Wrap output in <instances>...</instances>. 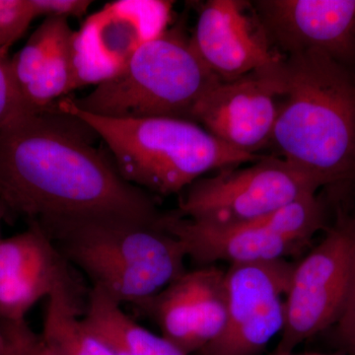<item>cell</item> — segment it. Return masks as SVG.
Listing matches in <instances>:
<instances>
[{
    "label": "cell",
    "mask_w": 355,
    "mask_h": 355,
    "mask_svg": "<svg viewBox=\"0 0 355 355\" xmlns=\"http://www.w3.org/2000/svg\"><path fill=\"white\" fill-rule=\"evenodd\" d=\"M162 225L183 244L187 258L200 266L227 261L230 265L287 260L307 247L279 235L265 217L248 223L217 226L164 214Z\"/></svg>",
    "instance_id": "obj_14"
},
{
    "label": "cell",
    "mask_w": 355,
    "mask_h": 355,
    "mask_svg": "<svg viewBox=\"0 0 355 355\" xmlns=\"http://www.w3.org/2000/svg\"><path fill=\"white\" fill-rule=\"evenodd\" d=\"M67 284H77L69 263L36 222L0 241V321H25L33 306Z\"/></svg>",
    "instance_id": "obj_13"
},
{
    "label": "cell",
    "mask_w": 355,
    "mask_h": 355,
    "mask_svg": "<svg viewBox=\"0 0 355 355\" xmlns=\"http://www.w3.org/2000/svg\"><path fill=\"white\" fill-rule=\"evenodd\" d=\"M8 335L9 350L7 355H34L39 336L29 328L25 321L11 323L0 321Z\"/></svg>",
    "instance_id": "obj_24"
},
{
    "label": "cell",
    "mask_w": 355,
    "mask_h": 355,
    "mask_svg": "<svg viewBox=\"0 0 355 355\" xmlns=\"http://www.w3.org/2000/svg\"><path fill=\"white\" fill-rule=\"evenodd\" d=\"M238 167L193 182L180 197L178 216L209 225L248 223L316 195L322 187L279 156H261L252 165Z\"/></svg>",
    "instance_id": "obj_6"
},
{
    "label": "cell",
    "mask_w": 355,
    "mask_h": 355,
    "mask_svg": "<svg viewBox=\"0 0 355 355\" xmlns=\"http://www.w3.org/2000/svg\"><path fill=\"white\" fill-rule=\"evenodd\" d=\"M9 343L8 335L7 331L4 329L3 324L0 323V355H7V352L9 350Z\"/></svg>",
    "instance_id": "obj_25"
},
{
    "label": "cell",
    "mask_w": 355,
    "mask_h": 355,
    "mask_svg": "<svg viewBox=\"0 0 355 355\" xmlns=\"http://www.w3.org/2000/svg\"><path fill=\"white\" fill-rule=\"evenodd\" d=\"M195 298L196 354L216 340L225 329L228 317L226 272L214 265L190 270Z\"/></svg>",
    "instance_id": "obj_19"
},
{
    "label": "cell",
    "mask_w": 355,
    "mask_h": 355,
    "mask_svg": "<svg viewBox=\"0 0 355 355\" xmlns=\"http://www.w3.org/2000/svg\"><path fill=\"white\" fill-rule=\"evenodd\" d=\"M270 146L322 187L355 179V72L319 51L286 55Z\"/></svg>",
    "instance_id": "obj_2"
},
{
    "label": "cell",
    "mask_w": 355,
    "mask_h": 355,
    "mask_svg": "<svg viewBox=\"0 0 355 355\" xmlns=\"http://www.w3.org/2000/svg\"><path fill=\"white\" fill-rule=\"evenodd\" d=\"M73 30L64 18H46L12 58L11 70L29 114L53 111L76 90L72 62Z\"/></svg>",
    "instance_id": "obj_15"
},
{
    "label": "cell",
    "mask_w": 355,
    "mask_h": 355,
    "mask_svg": "<svg viewBox=\"0 0 355 355\" xmlns=\"http://www.w3.org/2000/svg\"><path fill=\"white\" fill-rule=\"evenodd\" d=\"M289 355H343V354H321V352H305V354H291Z\"/></svg>",
    "instance_id": "obj_28"
},
{
    "label": "cell",
    "mask_w": 355,
    "mask_h": 355,
    "mask_svg": "<svg viewBox=\"0 0 355 355\" xmlns=\"http://www.w3.org/2000/svg\"><path fill=\"white\" fill-rule=\"evenodd\" d=\"M34 355H60L55 350L51 349L42 340L41 336H39L38 343L35 349Z\"/></svg>",
    "instance_id": "obj_26"
},
{
    "label": "cell",
    "mask_w": 355,
    "mask_h": 355,
    "mask_svg": "<svg viewBox=\"0 0 355 355\" xmlns=\"http://www.w3.org/2000/svg\"><path fill=\"white\" fill-rule=\"evenodd\" d=\"M354 257L350 216L340 214L324 239L294 265L284 297L286 321L272 355H289L335 324L349 289Z\"/></svg>",
    "instance_id": "obj_7"
},
{
    "label": "cell",
    "mask_w": 355,
    "mask_h": 355,
    "mask_svg": "<svg viewBox=\"0 0 355 355\" xmlns=\"http://www.w3.org/2000/svg\"><path fill=\"white\" fill-rule=\"evenodd\" d=\"M163 217V216H162ZM103 217L34 219L69 265L116 302L146 305L187 272V254L162 225Z\"/></svg>",
    "instance_id": "obj_3"
},
{
    "label": "cell",
    "mask_w": 355,
    "mask_h": 355,
    "mask_svg": "<svg viewBox=\"0 0 355 355\" xmlns=\"http://www.w3.org/2000/svg\"><path fill=\"white\" fill-rule=\"evenodd\" d=\"M27 114H31L14 81L8 51L0 49V130Z\"/></svg>",
    "instance_id": "obj_21"
},
{
    "label": "cell",
    "mask_w": 355,
    "mask_h": 355,
    "mask_svg": "<svg viewBox=\"0 0 355 355\" xmlns=\"http://www.w3.org/2000/svg\"><path fill=\"white\" fill-rule=\"evenodd\" d=\"M35 17H81L87 12L92 1L89 0H29Z\"/></svg>",
    "instance_id": "obj_23"
},
{
    "label": "cell",
    "mask_w": 355,
    "mask_h": 355,
    "mask_svg": "<svg viewBox=\"0 0 355 355\" xmlns=\"http://www.w3.org/2000/svg\"><path fill=\"white\" fill-rule=\"evenodd\" d=\"M83 322L113 355H187L162 336L146 330L101 289L89 291Z\"/></svg>",
    "instance_id": "obj_16"
},
{
    "label": "cell",
    "mask_w": 355,
    "mask_h": 355,
    "mask_svg": "<svg viewBox=\"0 0 355 355\" xmlns=\"http://www.w3.org/2000/svg\"><path fill=\"white\" fill-rule=\"evenodd\" d=\"M350 220L354 231L352 275L343 309L333 327L336 340L340 343L343 352L347 355H355V216H350Z\"/></svg>",
    "instance_id": "obj_22"
},
{
    "label": "cell",
    "mask_w": 355,
    "mask_h": 355,
    "mask_svg": "<svg viewBox=\"0 0 355 355\" xmlns=\"http://www.w3.org/2000/svg\"><path fill=\"white\" fill-rule=\"evenodd\" d=\"M0 198L6 202V191H4L3 188H2L1 184H0Z\"/></svg>",
    "instance_id": "obj_29"
},
{
    "label": "cell",
    "mask_w": 355,
    "mask_h": 355,
    "mask_svg": "<svg viewBox=\"0 0 355 355\" xmlns=\"http://www.w3.org/2000/svg\"><path fill=\"white\" fill-rule=\"evenodd\" d=\"M85 125L55 107L0 130V184L10 210L30 220L103 217L156 223L149 193L125 181L114 161L79 132Z\"/></svg>",
    "instance_id": "obj_1"
},
{
    "label": "cell",
    "mask_w": 355,
    "mask_h": 355,
    "mask_svg": "<svg viewBox=\"0 0 355 355\" xmlns=\"http://www.w3.org/2000/svg\"><path fill=\"white\" fill-rule=\"evenodd\" d=\"M78 284L58 287L48 298L41 338L60 355H113L81 317Z\"/></svg>",
    "instance_id": "obj_17"
},
{
    "label": "cell",
    "mask_w": 355,
    "mask_h": 355,
    "mask_svg": "<svg viewBox=\"0 0 355 355\" xmlns=\"http://www.w3.org/2000/svg\"><path fill=\"white\" fill-rule=\"evenodd\" d=\"M219 81L177 25L144 44L120 74L70 100L81 111L107 118L193 121L198 103Z\"/></svg>",
    "instance_id": "obj_5"
},
{
    "label": "cell",
    "mask_w": 355,
    "mask_h": 355,
    "mask_svg": "<svg viewBox=\"0 0 355 355\" xmlns=\"http://www.w3.org/2000/svg\"><path fill=\"white\" fill-rule=\"evenodd\" d=\"M294 265L288 260L230 265L227 323L198 354L260 355L284 329V297Z\"/></svg>",
    "instance_id": "obj_9"
},
{
    "label": "cell",
    "mask_w": 355,
    "mask_h": 355,
    "mask_svg": "<svg viewBox=\"0 0 355 355\" xmlns=\"http://www.w3.org/2000/svg\"><path fill=\"white\" fill-rule=\"evenodd\" d=\"M172 3L119 0L89 16L71 41L76 89L120 74L137 51L168 29Z\"/></svg>",
    "instance_id": "obj_8"
},
{
    "label": "cell",
    "mask_w": 355,
    "mask_h": 355,
    "mask_svg": "<svg viewBox=\"0 0 355 355\" xmlns=\"http://www.w3.org/2000/svg\"><path fill=\"white\" fill-rule=\"evenodd\" d=\"M155 320L163 338L184 354H196V311L190 270L142 306Z\"/></svg>",
    "instance_id": "obj_18"
},
{
    "label": "cell",
    "mask_w": 355,
    "mask_h": 355,
    "mask_svg": "<svg viewBox=\"0 0 355 355\" xmlns=\"http://www.w3.org/2000/svg\"><path fill=\"white\" fill-rule=\"evenodd\" d=\"M282 58L231 81H219L193 111V121L219 141L256 155L270 146L284 93Z\"/></svg>",
    "instance_id": "obj_10"
},
{
    "label": "cell",
    "mask_w": 355,
    "mask_h": 355,
    "mask_svg": "<svg viewBox=\"0 0 355 355\" xmlns=\"http://www.w3.org/2000/svg\"><path fill=\"white\" fill-rule=\"evenodd\" d=\"M9 210H10V209H9V207L8 205H7V203L4 202L3 200H1V198H0V233H1L2 221H3L4 219H6V217L7 216V214H8ZM1 234H0V241H1Z\"/></svg>",
    "instance_id": "obj_27"
},
{
    "label": "cell",
    "mask_w": 355,
    "mask_h": 355,
    "mask_svg": "<svg viewBox=\"0 0 355 355\" xmlns=\"http://www.w3.org/2000/svg\"><path fill=\"white\" fill-rule=\"evenodd\" d=\"M57 108L83 121L106 142L125 181L157 196L181 193L212 170L261 157L231 148L193 121L107 118L81 111L70 99H60Z\"/></svg>",
    "instance_id": "obj_4"
},
{
    "label": "cell",
    "mask_w": 355,
    "mask_h": 355,
    "mask_svg": "<svg viewBox=\"0 0 355 355\" xmlns=\"http://www.w3.org/2000/svg\"><path fill=\"white\" fill-rule=\"evenodd\" d=\"M35 18L29 0H0V49L8 51Z\"/></svg>",
    "instance_id": "obj_20"
},
{
    "label": "cell",
    "mask_w": 355,
    "mask_h": 355,
    "mask_svg": "<svg viewBox=\"0 0 355 355\" xmlns=\"http://www.w3.org/2000/svg\"><path fill=\"white\" fill-rule=\"evenodd\" d=\"M250 2L209 0L200 9L190 37L193 50L220 81H231L279 62Z\"/></svg>",
    "instance_id": "obj_12"
},
{
    "label": "cell",
    "mask_w": 355,
    "mask_h": 355,
    "mask_svg": "<svg viewBox=\"0 0 355 355\" xmlns=\"http://www.w3.org/2000/svg\"><path fill=\"white\" fill-rule=\"evenodd\" d=\"M268 41L286 55L319 51L355 64V0H258L252 3Z\"/></svg>",
    "instance_id": "obj_11"
}]
</instances>
